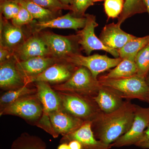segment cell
Instances as JSON below:
<instances>
[{
    "instance_id": "6da1fadb",
    "label": "cell",
    "mask_w": 149,
    "mask_h": 149,
    "mask_svg": "<svg viewBox=\"0 0 149 149\" xmlns=\"http://www.w3.org/2000/svg\"><path fill=\"white\" fill-rule=\"evenodd\" d=\"M136 108V104L126 100L115 111L108 113L102 111L91 122L96 139L108 145L114 143L131 128Z\"/></svg>"
},
{
    "instance_id": "7a4b0ae2",
    "label": "cell",
    "mask_w": 149,
    "mask_h": 149,
    "mask_svg": "<svg viewBox=\"0 0 149 149\" xmlns=\"http://www.w3.org/2000/svg\"><path fill=\"white\" fill-rule=\"evenodd\" d=\"M61 110L83 122H92L102 111L93 97L77 93L57 91Z\"/></svg>"
},
{
    "instance_id": "3957f363",
    "label": "cell",
    "mask_w": 149,
    "mask_h": 149,
    "mask_svg": "<svg viewBox=\"0 0 149 149\" xmlns=\"http://www.w3.org/2000/svg\"><path fill=\"white\" fill-rule=\"evenodd\" d=\"M98 80L102 85L113 89L123 99H136L147 102L149 87L145 77L136 74L127 78Z\"/></svg>"
},
{
    "instance_id": "277c9868",
    "label": "cell",
    "mask_w": 149,
    "mask_h": 149,
    "mask_svg": "<svg viewBox=\"0 0 149 149\" xmlns=\"http://www.w3.org/2000/svg\"><path fill=\"white\" fill-rule=\"evenodd\" d=\"M101 86L100 81L93 77L89 70L84 67L78 66L69 80L52 87L56 91L77 93L94 97Z\"/></svg>"
},
{
    "instance_id": "5b68a950",
    "label": "cell",
    "mask_w": 149,
    "mask_h": 149,
    "mask_svg": "<svg viewBox=\"0 0 149 149\" xmlns=\"http://www.w3.org/2000/svg\"><path fill=\"white\" fill-rule=\"evenodd\" d=\"M43 113L42 105L36 93L24 96L17 100L0 110V116H18L30 125L37 126Z\"/></svg>"
},
{
    "instance_id": "8992f818",
    "label": "cell",
    "mask_w": 149,
    "mask_h": 149,
    "mask_svg": "<svg viewBox=\"0 0 149 149\" xmlns=\"http://www.w3.org/2000/svg\"><path fill=\"white\" fill-rule=\"evenodd\" d=\"M34 83L43 108L42 116L37 126L56 139L58 136L51 124L49 114L52 112L61 110L60 98L58 92L49 83L39 81Z\"/></svg>"
},
{
    "instance_id": "52a82bcc",
    "label": "cell",
    "mask_w": 149,
    "mask_h": 149,
    "mask_svg": "<svg viewBox=\"0 0 149 149\" xmlns=\"http://www.w3.org/2000/svg\"><path fill=\"white\" fill-rule=\"evenodd\" d=\"M39 33L47 46L51 56L65 61L74 54H80L77 35L63 36L49 32Z\"/></svg>"
},
{
    "instance_id": "ba28073f",
    "label": "cell",
    "mask_w": 149,
    "mask_h": 149,
    "mask_svg": "<svg viewBox=\"0 0 149 149\" xmlns=\"http://www.w3.org/2000/svg\"><path fill=\"white\" fill-rule=\"evenodd\" d=\"M149 126V108L136 105L135 117L131 128L125 134L111 144V147H122L136 145L146 140L145 131Z\"/></svg>"
},
{
    "instance_id": "9c48e42d",
    "label": "cell",
    "mask_w": 149,
    "mask_h": 149,
    "mask_svg": "<svg viewBox=\"0 0 149 149\" xmlns=\"http://www.w3.org/2000/svg\"><path fill=\"white\" fill-rule=\"evenodd\" d=\"M85 26L76 33L78 43L88 56L93 51L102 50L107 52L115 58L119 57L118 50L107 47L95 34V28L98 25L95 16L86 14Z\"/></svg>"
},
{
    "instance_id": "30bf717a",
    "label": "cell",
    "mask_w": 149,
    "mask_h": 149,
    "mask_svg": "<svg viewBox=\"0 0 149 149\" xmlns=\"http://www.w3.org/2000/svg\"><path fill=\"white\" fill-rule=\"evenodd\" d=\"M122 60L120 57L111 58L107 55L98 54L86 56L81 54H76L66 59L65 61L77 66L86 68L91 71L93 77L98 79L99 74L115 67Z\"/></svg>"
},
{
    "instance_id": "8fae6325",
    "label": "cell",
    "mask_w": 149,
    "mask_h": 149,
    "mask_svg": "<svg viewBox=\"0 0 149 149\" xmlns=\"http://www.w3.org/2000/svg\"><path fill=\"white\" fill-rule=\"evenodd\" d=\"M78 67L66 61L59 62L40 74L25 80V85L39 81L54 85L62 84L69 80Z\"/></svg>"
},
{
    "instance_id": "7c38bea8",
    "label": "cell",
    "mask_w": 149,
    "mask_h": 149,
    "mask_svg": "<svg viewBox=\"0 0 149 149\" xmlns=\"http://www.w3.org/2000/svg\"><path fill=\"white\" fill-rule=\"evenodd\" d=\"M13 55L19 61L36 57L52 56L47 46L39 32H33L13 52Z\"/></svg>"
},
{
    "instance_id": "4fadbf2b",
    "label": "cell",
    "mask_w": 149,
    "mask_h": 149,
    "mask_svg": "<svg viewBox=\"0 0 149 149\" xmlns=\"http://www.w3.org/2000/svg\"><path fill=\"white\" fill-rule=\"evenodd\" d=\"M72 140L78 141L82 146V149H109L112 147L111 145L104 143L96 139L91 122H85L75 131L62 136L60 143H68Z\"/></svg>"
},
{
    "instance_id": "5bb4252c",
    "label": "cell",
    "mask_w": 149,
    "mask_h": 149,
    "mask_svg": "<svg viewBox=\"0 0 149 149\" xmlns=\"http://www.w3.org/2000/svg\"><path fill=\"white\" fill-rule=\"evenodd\" d=\"M25 85L24 78L17 68L13 56L0 63V88L7 91L21 88Z\"/></svg>"
},
{
    "instance_id": "9a60e30c",
    "label": "cell",
    "mask_w": 149,
    "mask_h": 149,
    "mask_svg": "<svg viewBox=\"0 0 149 149\" xmlns=\"http://www.w3.org/2000/svg\"><path fill=\"white\" fill-rule=\"evenodd\" d=\"M86 22V17H79L74 16L71 13H69L63 16L46 22H35L32 24L33 32H39L47 28L73 29L77 31L83 28ZM32 32V33H33Z\"/></svg>"
},
{
    "instance_id": "2e32d148",
    "label": "cell",
    "mask_w": 149,
    "mask_h": 149,
    "mask_svg": "<svg viewBox=\"0 0 149 149\" xmlns=\"http://www.w3.org/2000/svg\"><path fill=\"white\" fill-rule=\"evenodd\" d=\"M61 61H63L52 56H38L23 61L16 59V65L25 82L27 79L37 76L50 66Z\"/></svg>"
},
{
    "instance_id": "e0dca14e",
    "label": "cell",
    "mask_w": 149,
    "mask_h": 149,
    "mask_svg": "<svg viewBox=\"0 0 149 149\" xmlns=\"http://www.w3.org/2000/svg\"><path fill=\"white\" fill-rule=\"evenodd\" d=\"M26 39L22 27L15 26L1 14L0 46L8 49L13 53Z\"/></svg>"
},
{
    "instance_id": "ac0fdd59",
    "label": "cell",
    "mask_w": 149,
    "mask_h": 149,
    "mask_svg": "<svg viewBox=\"0 0 149 149\" xmlns=\"http://www.w3.org/2000/svg\"><path fill=\"white\" fill-rule=\"evenodd\" d=\"M120 25L114 23L107 24L102 30L100 39L109 47L119 50L136 37L124 32Z\"/></svg>"
},
{
    "instance_id": "d6986e66",
    "label": "cell",
    "mask_w": 149,
    "mask_h": 149,
    "mask_svg": "<svg viewBox=\"0 0 149 149\" xmlns=\"http://www.w3.org/2000/svg\"><path fill=\"white\" fill-rule=\"evenodd\" d=\"M49 117L54 131L58 137L75 131L84 123L61 110L52 112Z\"/></svg>"
},
{
    "instance_id": "ffe728a7",
    "label": "cell",
    "mask_w": 149,
    "mask_h": 149,
    "mask_svg": "<svg viewBox=\"0 0 149 149\" xmlns=\"http://www.w3.org/2000/svg\"><path fill=\"white\" fill-rule=\"evenodd\" d=\"M94 99L100 110L106 113L117 110L124 102L123 99L116 91L102 85Z\"/></svg>"
},
{
    "instance_id": "44dd1931",
    "label": "cell",
    "mask_w": 149,
    "mask_h": 149,
    "mask_svg": "<svg viewBox=\"0 0 149 149\" xmlns=\"http://www.w3.org/2000/svg\"><path fill=\"white\" fill-rule=\"evenodd\" d=\"M137 66L135 61L123 59L117 66L111 70L108 73L98 79H120L132 77L137 74Z\"/></svg>"
},
{
    "instance_id": "7402d4cb",
    "label": "cell",
    "mask_w": 149,
    "mask_h": 149,
    "mask_svg": "<svg viewBox=\"0 0 149 149\" xmlns=\"http://www.w3.org/2000/svg\"><path fill=\"white\" fill-rule=\"evenodd\" d=\"M17 2L24 7L32 15L34 19L42 22L52 20L59 17L61 12H56L44 8L31 0H17Z\"/></svg>"
},
{
    "instance_id": "603a6c76",
    "label": "cell",
    "mask_w": 149,
    "mask_h": 149,
    "mask_svg": "<svg viewBox=\"0 0 149 149\" xmlns=\"http://www.w3.org/2000/svg\"><path fill=\"white\" fill-rule=\"evenodd\" d=\"M149 44V35L142 37H137L130 40L118 50L119 57L135 61L136 56L142 49Z\"/></svg>"
},
{
    "instance_id": "cb8c5ba5",
    "label": "cell",
    "mask_w": 149,
    "mask_h": 149,
    "mask_svg": "<svg viewBox=\"0 0 149 149\" xmlns=\"http://www.w3.org/2000/svg\"><path fill=\"white\" fill-rule=\"evenodd\" d=\"M11 149H47V145L38 136L24 132L13 142Z\"/></svg>"
},
{
    "instance_id": "d4e9b609",
    "label": "cell",
    "mask_w": 149,
    "mask_h": 149,
    "mask_svg": "<svg viewBox=\"0 0 149 149\" xmlns=\"http://www.w3.org/2000/svg\"><path fill=\"white\" fill-rule=\"evenodd\" d=\"M29 85L21 88L6 91L0 98V110L15 102L17 100L27 95L37 93V89L30 88Z\"/></svg>"
},
{
    "instance_id": "484cf974",
    "label": "cell",
    "mask_w": 149,
    "mask_h": 149,
    "mask_svg": "<svg viewBox=\"0 0 149 149\" xmlns=\"http://www.w3.org/2000/svg\"><path fill=\"white\" fill-rule=\"evenodd\" d=\"M147 12L143 0H125L123 10L118 17L117 23L121 25L127 19L133 15Z\"/></svg>"
},
{
    "instance_id": "4316f807",
    "label": "cell",
    "mask_w": 149,
    "mask_h": 149,
    "mask_svg": "<svg viewBox=\"0 0 149 149\" xmlns=\"http://www.w3.org/2000/svg\"><path fill=\"white\" fill-rule=\"evenodd\" d=\"M137 74L145 77L149 71V44L138 53L135 59Z\"/></svg>"
},
{
    "instance_id": "83f0119b",
    "label": "cell",
    "mask_w": 149,
    "mask_h": 149,
    "mask_svg": "<svg viewBox=\"0 0 149 149\" xmlns=\"http://www.w3.org/2000/svg\"><path fill=\"white\" fill-rule=\"evenodd\" d=\"M20 7V5L16 1L1 0V14L6 19L11 20L18 13Z\"/></svg>"
},
{
    "instance_id": "f1b7e54d",
    "label": "cell",
    "mask_w": 149,
    "mask_h": 149,
    "mask_svg": "<svg viewBox=\"0 0 149 149\" xmlns=\"http://www.w3.org/2000/svg\"><path fill=\"white\" fill-rule=\"evenodd\" d=\"M123 0H105L104 8L109 18H115L120 16L124 7Z\"/></svg>"
},
{
    "instance_id": "f546056e",
    "label": "cell",
    "mask_w": 149,
    "mask_h": 149,
    "mask_svg": "<svg viewBox=\"0 0 149 149\" xmlns=\"http://www.w3.org/2000/svg\"><path fill=\"white\" fill-rule=\"evenodd\" d=\"M94 4L93 0H72L70 5V11L74 16L84 17L87 9L91 6H93Z\"/></svg>"
},
{
    "instance_id": "4dcf8cb0",
    "label": "cell",
    "mask_w": 149,
    "mask_h": 149,
    "mask_svg": "<svg viewBox=\"0 0 149 149\" xmlns=\"http://www.w3.org/2000/svg\"><path fill=\"white\" fill-rule=\"evenodd\" d=\"M34 19L28 10L20 6L18 13L14 18L11 19V23L15 26L22 27L24 25L32 24L34 22Z\"/></svg>"
},
{
    "instance_id": "1f68e13d",
    "label": "cell",
    "mask_w": 149,
    "mask_h": 149,
    "mask_svg": "<svg viewBox=\"0 0 149 149\" xmlns=\"http://www.w3.org/2000/svg\"><path fill=\"white\" fill-rule=\"evenodd\" d=\"M33 2L44 8L56 12H61L62 10H71L70 6L65 5L60 0H31Z\"/></svg>"
},
{
    "instance_id": "d6a6232c",
    "label": "cell",
    "mask_w": 149,
    "mask_h": 149,
    "mask_svg": "<svg viewBox=\"0 0 149 149\" xmlns=\"http://www.w3.org/2000/svg\"><path fill=\"white\" fill-rule=\"evenodd\" d=\"M13 53L5 47L0 46V63L5 61L13 56Z\"/></svg>"
},
{
    "instance_id": "836d02e7",
    "label": "cell",
    "mask_w": 149,
    "mask_h": 149,
    "mask_svg": "<svg viewBox=\"0 0 149 149\" xmlns=\"http://www.w3.org/2000/svg\"><path fill=\"white\" fill-rule=\"evenodd\" d=\"M70 149H82L81 144L76 140H72L68 143Z\"/></svg>"
},
{
    "instance_id": "e575fe53",
    "label": "cell",
    "mask_w": 149,
    "mask_h": 149,
    "mask_svg": "<svg viewBox=\"0 0 149 149\" xmlns=\"http://www.w3.org/2000/svg\"><path fill=\"white\" fill-rule=\"evenodd\" d=\"M137 146L143 148H149V139H147L137 145Z\"/></svg>"
},
{
    "instance_id": "d590c367",
    "label": "cell",
    "mask_w": 149,
    "mask_h": 149,
    "mask_svg": "<svg viewBox=\"0 0 149 149\" xmlns=\"http://www.w3.org/2000/svg\"><path fill=\"white\" fill-rule=\"evenodd\" d=\"M57 149H70L68 143H61L59 145Z\"/></svg>"
},
{
    "instance_id": "8d00e7d4",
    "label": "cell",
    "mask_w": 149,
    "mask_h": 149,
    "mask_svg": "<svg viewBox=\"0 0 149 149\" xmlns=\"http://www.w3.org/2000/svg\"><path fill=\"white\" fill-rule=\"evenodd\" d=\"M63 4L67 6H70L72 4V0H60Z\"/></svg>"
},
{
    "instance_id": "74e56055",
    "label": "cell",
    "mask_w": 149,
    "mask_h": 149,
    "mask_svg": "<svg viewBox=\"0 0 149 149\" xmlns=\"http://www.w3.org/2000/svg\"><path fill=\"white\" fill-rule=\"evenodd\" d=\"M143 1L147 8V12L148 13L149 15V0H143Z\"/></svg>"
},
{
    "instance_id": "f35d334b",
    "label": "cell",
    "mask_w": 149,
    "mask_h": 149,
    "mask_svg": "<svg viewBox=\"0 0 149 149\" xmlns=\"http://www.w3.org/2000/svg\"><path fill=\"white\" fill-rule=\"evenodd\" d=\"M145 78H146V81L147 84H148L149 87V71L148 73H147L146 75Z\"/></svg>"
},
{
    "instance_id": "ab89813d",
    "label": "cell",
    "mask_w": 149,
    "mask_h": 149,
    "mask_svg": "<svg viewBox=\"0 0 149 149\" xmlns=\"http://www.w3.org/2000/svg\"><path fill=\"white\" fill-rule=\"evenodd\" d=\"M105 1V0H93V3L101 1Z\"/></svg>"
},
{
    "instance_id": "60d3db41",
    "label": "cell",
    "mask_w": 149,
    "mask_h": 149,
    "mask_svg": "<svg viewBox=\"0 0 149 149\" xmlns=\"http://www.w3.org/2000/svg\"><path fill=\"white\" fill-rule=\"evenodd\" d=\"M147 102H148V103L149 104V95L148 96V100H147Z\"/></svg>"
},
{
    "instance_id": "b9f144b4",
    "label": "cell",
    "mask_w": 149,
    "mask_h": 149,
    "mask_svg": "<svg viewBox=\"0 0 149 149\" xmlns=\"http://www.w3.org/2000/svg\"><path fill=\"white\" fill-rule=\"evenodd\" d=\"M7 1H17V0H7Z\"/></svg>"
}]
</instances>
